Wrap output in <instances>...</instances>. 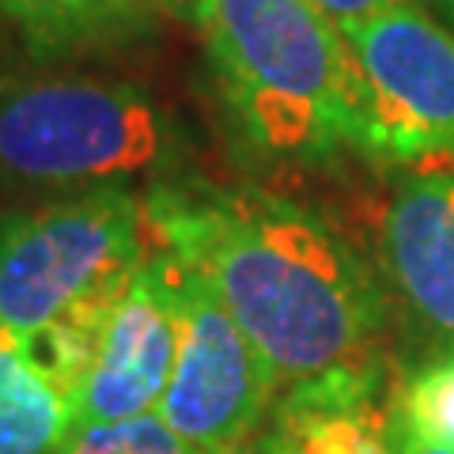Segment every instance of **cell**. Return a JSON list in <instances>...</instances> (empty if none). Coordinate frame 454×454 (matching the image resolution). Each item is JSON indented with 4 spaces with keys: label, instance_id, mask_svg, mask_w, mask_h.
I'll return each mask as SVG.
<instances>
[{
    "label": "cell",
    "instance_id": "6da1fadb",
    "mask_svg": "<svg viewBox=\"0 0 454 454\" xmlns=\"http://www.w3.org/2000/svg\"><path fill=\"white\" fill-rule=\"evenodd\" d=\"M148 227L175 250L284 387L382 360L390 300L345 231L262 186L163 178L145 190Z\"/></svg>",
    "mask_w": 454,
    "mask_h": 454
},
{
    "label": "cell",
    "instance_id": "7a4b0ae2",
    "mask_svg": "<svg viewBox=\"0 0 454 454\" xmlns=\"http://www.w3.org/2000/svg\"><path fill=\"white\" fill-rule=\"evenodd\" d=\"M208 73L239 148L269 167L352 152V53L310 0H216Z\"/></svg>",
    "mask_w": 454,
    "mask_h": 454
},
{
    "label": "cell",
    "instance_id": "3957f363",
    "mask_svg": "<svg viewBox=\"0 0 454 454\" xmlns=\"http://www.w3.org/2000/svg\"><path fill=\"white\" fill-rule=\"evenodd\" d=\"M178 133L133 80L35 65L0 73V208L170 178Z\"/></svg>",
    "mask_w": 454,
    "mask_h": 454
},
{
    "label": "cell",
    "instance_id": "277c9868",
    "mask_svg": "<svg viewBox=\"0 0 454 454\" xmlns=\"http://www.w3.org/2000/svg\"><path fill=\"white\" fill-rule=\"evenodd\" d=\"M145 190L106 186L0 208V325L46 337L103 307L145 258Z\"/></svg>",
    "mask_w": 454,
    "mask_h": 454
},
{
    "label": "cell",
    "instance_id": "5b68a950",
    "mask_svg": "<svg viewBox=\"0 0 454 454\" xmlns=\"http://www.w3.org/2000/svg\"><path fill=\"white\" fill-rule=\"evenodd\" d=\"M73 397L76 424L155 413L182 340V262L167 247L145 258L103 307L35 337Z\"/></svg>",
    "mask_w": 454,
    "mask_h": 454
},
{
    "label": "cell",
    "instance_id": "8992f818",
    "mask_svg": "<svg viewBox=\"0 0 454 454\" xmlns=\"http://www.w3.org/2000/svg\"><path fill=\"white\" fill-rule=\"evenodd\" d=\"M352 152L382 167L454 170V31L405 0L345 31Z\"/></svg>",
    "mask_w": 454,
    "mask_h": 454
},
{
    "label": "cell",
    "instance_id": "52a82bcc",
    "mask_svg": "<svg viewBox=\"0 0 454 454\" xmlns=\"http://www.w3.org/2000/svg\"><path fill=\"white\" fill-rule=\"evenodd\" d=\"M277 394L273 367L208 284L182 262V340L155 417L197 454H223L258 432Z\"/></svg>",
    "mask_w": 454,
    "mask_h": 454
},
{
    "label": "cell",
    "instance_id": "ba28073f",
    "mask_svg": "<svg viewBox=\"0 0 454 454\" xmlns=\"http://www.w3.org/2000/svg\"><path fill=\"white\" fill-rule=\"evenodd\" d=\"M379 277L413 360L454 348V170H413L390 190Z\"/></svg>",
    "mask_w": 454,
    "mask_h": 454
},
{
    "label": "cell",
    "instance_id": "9c48e42d",
    "mask_svg": "<svg viewBox=\"0 0 454 454\" xmlns=\"http://www.w3.org/2000/svg\"><path fill=\"white\" fill-rule=\"evenodd\" d=\"M387 387V360L292 382L277 394L269 428L284 454H394Z\"/></svg>",
    "mask_w": 454,
    "mask_h": 454
},
{
    "label": "cell",
    "instance_id": "30bf717a",
    "mask_svg": "<svg viewBox=\"0 0 454 454\" xmlns=\"http://www.w3.org/2000/svg\"><path fill=\"white\" fill-rule=\"evenodd\" d=\"M0 23L31 65H80L155 38V0H0Z\"/></svg>",
    "mask_w": 454,
    "mask_h": 454
},
{
    "label": "cell",
    "instance_id": "8fae6325",
    "mask_svg": "<svg viewBox=\"0 0 454 454\" xmlns=\"http://www.w3.org/2000/svg\"><path fill=\"white\" fill-rule=\"evenodd\" d=\"M73 397L38 340L0 325V454H65Z\"/></svg>",
    "mask_w": 454,
    "mask_h": 454
},
{
    "label": "cell",
    "instance_id": "7c38bea8",
    "mask_svg": "<svg viewBox=\"0 0 454 454\" xmlns=\"http://www.w3.org/2000/svg\"><path fill=\"white\" fill-rule=\"evenodd\" d=\"M390 443L454 454V348L405 364L390 394Z\"/></svg>",
    "mask_w": 454,
    "mask_h": 454
},
{
    "label": "cell",
    "instance_id": "4fadbf2b",
    "mask_svg": "<svg viewBox=\"0 0 454 454\" xmlns=\"http://www.w3.org/2000/svg\"><path fill=\"white\" fill-rule=\"evenodd\" d=\"M65 454H197L167 424L145 413L114 424H76Z\"/></svg>",
    "mask_w": 454,
    "mask_h": 454
},
{
    "label": "cell",
    "instance_id": "5bb4252c",
    "mask_svg": "<svg viewBox=\"0 0 454 454\" xmlns=\"http://www.w3.org/2000/svg\"><path fill=\"white\" fill-rule=\"evenodd\" d=\"M325 20H330L340 35L352 31V27H360L364 20L379 16V12H387L394 4H405V0H310Z\"/></svg>",
    "mask_w": 454,
    "mask_h": 454
},
{
    "label": "cell",
    "instance_id": "9a60e30c",
    "mask_svg": "<svg viewBox=\"0 0 454 454\" xmlns=\"http://www.w3.org/2000/svg\"><path fill=\"white\" fill-rule=\"evenodd\" d=\"M155 8H160L163 16H170L175 23L190 27V31H205L216 0H155Z\"/></svg>",
    "mask_w": 454,
    "mask_h": 454
},
{
    "label": "cell",
    "instance_id": "2e32d148",
    "mask_svg": "<svg viewBox=\"0 0 454 454\" xmlns=\"http://www.w3.org/2000/svg\"><path fill=\"white\" fill-rule=\"evenodd\" d=\"M223 454H284V447H280V435L269 428H258L254 435H247L243 443H235L231 450H223Z\"/></svg>",
    "mask_w": 454,
    "mask_h": 454
},
{
    "label": "cell",
    "instance_id": "e0dca14e",
    "mask_svg": "<svg viewBox=\"0 0 454 454\" xmlns=\"http://www.w3.org/2000/svg\"><path fill=\"white\" fill-rule=\"evenodd\" d=\"M394 454H450V450H435V447H409V443L397 447V443H394Z\"/></svg>",
    "mask_w": 454,
    "mask_h": 454
},
{
    "label": "cell",
    "instance_id": "ac0fdd59",
    "mask_svg": "<svg viewBox=\"0 0 454 454\" xmlns=\"http://www.w3.org/2000/svg\"><path fill=\"white\" fill-rule=\"evenodd\" d=\"M428 4H435L439 12H443V20L454 27V0H428Z\"/></svg>",
    "mask_w": 454,
    "mask_h": 454
}]
</instances>
